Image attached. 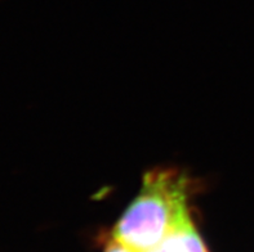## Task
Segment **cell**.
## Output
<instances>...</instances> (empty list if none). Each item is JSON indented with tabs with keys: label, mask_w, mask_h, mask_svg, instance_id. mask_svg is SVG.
Instances as JSON below:
<instances>
[{
	"label": "cell",
	"mask_w": 254,
	"mask_h": 252,
	"mask_svg": "<svg viewBox=\"0 0 254 252\" xmlns=\"http://www.w3.org/2000/svg\"><path fill=\"white\" fill-rule=\"evenodd\" d=\"M190 182L184 172L156 169L146 172L138 196L113 230V240L133 252H150L190 220Z\"/></svg>",
	"instance_id": "cell-1"
},
{
	"label": "cell",
	"mask_w": 254,
	"mask_h": 252,
	"mask_svg": "<svg viewBox=\"0 0 254 252\" xmlns=\"http://www.w3.org/2000/svg\"><path fill=\"white\" fill-rule=\"evenodd\" d=\"M150 252H208V250L190 219Z\"/></svg>",
	"instance_id": "cell-2"
},
{
	"label": "cell",
	"mask_w": 254,
	"mask_h": 252,
	"mask_svg": "<svg viewBox=\"0 0 254 252\" xmlns=\"http://www.w3.org/2000/svg\"><path fill=\"white\" fill-rule=\"evenodd\" d=\"M105 252H133V251H130L128 247H126L124 245H122L120 242H118V241L113 240L109 242V245L106 246Z\"/></svg>",
	"instance_id": "cell-3"
}]
</instances>
